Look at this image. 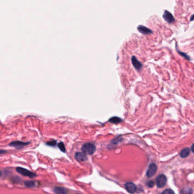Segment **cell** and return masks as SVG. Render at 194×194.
<instances>
[{
	"label": "cell",
	"instance_id": "6da1fadb",
	"mask_svg": "<svg viewBox=\"0 0 194 194\" xmlns=\"http://www.w3.org/2000/svg\"><path fill=\"white\" fill-rule=\"evenodd\" d=\"M96 146L93 143H85L82 147V151L85 155H91L96 152Z\"/></svg>",
	"mask_w": 194,
	"mask_h": 194
},
{
	"label": "cell",
	"instance_id": "7a4b0ae2",
	"mask_svg": "<svg viewBox=\"0 0 194 194\" xmlns=\"http://www.w3.org/2000/svg\"><path fill=\"white\" fill-rule=\"evenodd\" d=\"M16 171L20 173V174L24 175V176H26V177H28L29 178H35L36 177V174L29 171V170H27L24 168H22L21 167H18L16 168Z\"/></svg>",
	"mask_w": 194,
	"mask_h": 194
},
{
	"label": "cell",
	"instance_id": "3957f363",
	"mask_svg": "<svg viewBox=\"0 0 194 194\" xmlns=\"http://www.w3.org/2000/svg\"><path fill=\"white\" fill-rule=\"evenodd\" d=\"M166 181H167V178L166 177L163 175H159L158 177L156 179V184L157 185L158 187L161 188L165 186V185L166 183Z\"/></svg>",
	"mask_w": 194,
	"mask_h": 194
},
{
	"label": "cell",
	"instance_id": "277c9868",
	"mask_svg": "<svg viewBox=\"0 0 194 194\" xmlns=\"http://www.w3.org/2000/svg\"><path fill=\"white\" fill-rule=\"evenodd\" d=\"M157 170V166L155 164H151L149 165L148 170L147 171L146 175L148 177L151 178L153 177Z\"/></svg>",
	"mask_w": 194,
	"mask_h": 194
},
{
	"label": "cell",
	"instance_id": "5b68a950",
	"mask_svg": "<svg viewBox=\"0 0 194 194\" xmlns=\"http://www.w3.org/2000/svg\"><path fill=\"white\" fill-rule=\"evenodd\" d=\"M163 17L164 18V19L168 22L169 24H172L173 22H175V19L173 17V15H172V14L171 12H169L167 10H165L164 14L163 15Z\"/></svg>",
	"mask_w": 194,
	"mask_h": 194
},
{
	"label": "cell",
	"instance_id": "8992f818",
	"mask_svg": "<svg viewBox=\"0 0 194 194\" xmlns=\"http://www.w3.org/2000/svg\"><path fill=\"white\" fill-rule=\"evenodd\" d=\"M30 143H25V142H22V141H15L12 142L9 146L12 147H14L16 149H20L23 148L25 146H27Z\"/></svg>",
	"mask_w": 194,
	"mask_h": 194
},
{
	"label": "cell",
	"instance_id": "52a82bcc",
	"mask_svg": "<svg viewBox=\"0 0 194 194\" xmlns=\"http://www.w3.org/2000/svg\"><path fill=\"white\" fill-rule=\"evenodd\" d=\"M125 188L130 194H134L137 191L136 186L132 182H128L125 184Z\"/></svg>",
	"mask_w": 194,
	"mask_h": 194
},
{
	"label": "cell",
	"instance_id": "ba28073f",
	"mask_svg": "<svg viewBox=\"0 0 194 194\" xmlns=\"http://www.w3.org/2000/svg\"><path fill=\"white\" fill-rule=\"evenodd\" d=\"M137 30L140 33L144 35H149L153 33V31L150 29L142 25L138 26L137 27Z\"/></svg>",
	"mask_w": 194,
	"mask_h": 194
},
{
	"label": "cell",
	"instance_id": "9c48e42d",
	"mask_svg": "<svg viewBox=\"0 0 194 194\" xmlns=\"http://www.w3.org/2000/svg\"><path fill=\"white\" fill-rule=\"evenodd\" d=\"M132 62L135 69L137 71H140L142 67V64L137 59V58L133 56L132 58Z\"/></svg>",
	"mask_w": 194,
	"mask_h": 194
},
{
	"label": "cell",
	"instance_id": "30bf717a",
	"mask_svg": "<svg viewBox=\"0 0 194 194\" xmlns=\"http://www.w3.org/2000/svg\"><path fill=\"white\" fill-rule=\"evenodd\" d=\"M75 158L76 160L79 162H84L87 159V156L85 155V153L83 152L82 153H80V152L76 153L75 155Z\"/></svg>",
	"mask_w": 194,
	"mask_h": 194
},
{
	"label": "cell",
	"instance_id": "8fae6325",
	"mask_svg": "<svg viewBox=\"0 0 194 194\" xmlns=\"http://www.w3.org/2000/svg\"><path fill=\"white\" fill-rule=\"evenodd\" d=\"M54 191L56 194H67V190L63 187H57L54 189Z\"/></svg>",
	"mask_w": 194,
	"mask_h": 194
},
{
	"label": "cell",
	"instance_id": "7c38bea8",
	"mask_svg": "<svg viewBox=\"0 0 194 194\" xmlns=\"http://www.w3.org/2000/svg\"><path fill=\"white\" fill-rule=\"evenodd\" d=\"M190 153V150L188 148L183 149L180 153V156L182 158H186L188 156Z\"/></svg>",
	"mask_w": 194,
	"mask_h": 194
},
{
	"label": "cell",
	"instance_id": "4fadbf2b",
	"mask_svg": "<svg viewBox=\"0 0 194 194\" xmlns=\"http://www.w3.org/2000/svg\"><path fill=\"white\" fill-rule=\"evenodd\" d=\"M193 190L191 188L189 187H185L184 188H183L180 194H193Z\"/></svg>",
	"mask_w": 194,
	"mask_h": 194
},
{
	"label": "cell",
	"instance_id": "5bb4252c",
	"mask_svg": "<svg viewBox=\"0 0 194 194\" xmlns=\"http://www.w3.org/2000/svg\"><path fill=\"white\" fill-rule=\"evenodd\" d=\"M122 121V120L121 118H120L119 117H117V116L112 117L109 119V122H110L111 123H113V124H119V123H121Z\"/></svg>",
	"mask_w": 194,
	"mask_h": 194
},
{
	"label": "cell",
	"instance_id": "9a60e30c",
	"mask_svg": "<svg viewBox=\"0 0 194 194\" xmlns=\"http://www.w3.org/2000/svg\"><path fill=\"white\" fill-rule=\"evenodd\" d=\"M122 141V138L120 136H119L117 137H116V139H113L111 142H110V144L112 145V146H116L117 144H118L119 143L121 142Z\"/></svg>",
	"mask_w": 194,
	"mask_h": 194
},
{
	"label": "cell",
	"instance_id": "2e32d148",
	"mask_svg": "<svg viewBox=\"0 0 194 194\" xmlns=\"http://www.w3.org/2000/svg\"><path fill=\"white\" fill-rule=\"evenodd\" d=\"M24 185L27 187L32 188L36 186V183L34 181H26L24 182Z\"/></svg>",
	"mask_w": 194,
	"mask_h": 194
},
{
	"label": "cell",
	"instance_id": "e0dca14e",
	"mask_svg": "<svg viewBox=\"0 0 194 194\" xmlns=\"http://www.w3.org/2000/svg\"><path fill=\"white\" fill-rule=\"evenodd\" d=\"M177 51H178V52L179 53V54H180L182 56H183V58H184L186 60H190V57H189L186 53H184V52H182V51H179V50H178V49H177Z\"/></svg>",
	"mask_w": 194,
	"mask_h": 194
},
{
	"label": "cell",
	"instance_id": "ac0fdd59",
	"mask_svg": "<svg viewBox=\"0 0 194 194\" xmlns=\"http://www.w3.org/2000/svg\"><path fill=\"white\" fill-rule=\"evenodd\" d=\"M58 148H59V149L61 150V152H66V148H65V146H64V144L62 142H61V143H58Z\"/></svg>",
	"mask_w": 194,
	"mask_h": 194
},
{
	"label": "cell",
	"instance_id": "d6986e66",
	"mask_svg": "<svg viewBox=\"0 0 194 194\" xmlns=\"http://www.w3.org/2000/svg\"><path fill=\"white\" fill-rule=\"evenodd\" d=\"M46 144L47 146H56L57 144V141L55 140H52V141H49L46 143Z\"/></svg>",
	"mask_w": 194,
	"mask_h": 194
},
{
	"label": "cell",
	"instance_id": "ffe728a7",
	"mask_svg": "<svg viewBox=\"0 0 194 194\" xmlns=\"http://www.w3.org/2000/svg\"><path fill=\"white\" fill-rule=\"evenodd\" d=\"M162 194H175V193L172 190L167 189V190H166L165 191H164Z\"/></svg>",
	"mask_w": 194,
	"mask_h": 194
},
{
	"label": "cell",
	"instance_id": "44dd1931",
	"mask_svg": "<svg viewBox=\"0 0 194 194\" xmlns=\"http://www.w3.org/2000/svg\"><path fill=\"white\" fill-rule=\"evenodd\" d=\"M154 183L153 181H150V182L147 183L148 186L150 187H153V186H154Z\"/></svg>",
	"mask_w": 194,
	"mask_h": 194
},
{
	"label": "cell",
	"instance_id": "7402d4cb",
	"mask_svg": "<svg viewBox=\"0 0 194 194\" xmlns=\"http://www.w3.org/2000/svg\"><path fill=\"white\" fill-rule=\"evenodd\" d=\"M191 150H192V152H193V153H194V144H193L192 147H191Z\"/></svg>",
	"mask_w": 194,
	"mask_h": 194
},
{
	"label": "cell",
	"instance_id": "603a6c76",
	"mask_svg": "<svg viewBox=\"0 0 194 194\" xmlns=\"http://www.w3.org/2000/svg\"><path fill=\"white\" fill-rule=\"evenodd\" d=\"M194 19V15H193L192 16V17H191V21H193Z\"/></svg>",
	"mask_w": 194,
	"mask_h": 194
}]
</instances>
